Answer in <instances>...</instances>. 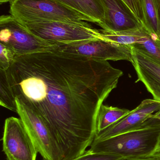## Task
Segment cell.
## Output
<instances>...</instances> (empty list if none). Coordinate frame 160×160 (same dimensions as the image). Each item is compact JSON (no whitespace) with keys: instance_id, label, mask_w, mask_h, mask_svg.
<instances>
[{"instance_id":"6da1fadb","label":"cell","mask_w":160,"mask_h":160,"mask_svg":"<svg viewBox=\"0 0 160 160\" xmlns=\"http://www.w3.org/2000/svg\"><path fill=\"white\" fill-rule=\"evenodd\" d=\"M6 72L14 98L43 120L62 160L91 146L100 108L123 75L108 61L53 51L17 56Z\"/></svg>"},{"instance_id":"7a4b0ae2","label":"cell","mask_w":160,"mask_h":160,"mask_svg":"<svg viewBox=\"0 0 160 160\" xmlns=\"http://www.w3.org/2000/svg\"><path fill=\"white\" fill-rule=\"evenodd\" d=\"M145 126L109 139L93 142L90 150L95 153L121 156L125 160L152 157L157 147L160 135V120L150 116Z\"/></svg>"},{"instance_id":"3957f363","label":"cell","mask_w":160,"mask_h":160,"mask_svg":"<svg viewBox=\"0 0 160 160\" xmlns=\"http://www.w3.org/2000/svg\"><path fill=\"white\" fill-rule=\"evenodd\" d=\"M9 13L22 23L93 22L85 15L55 0H14L10 2Z\"/></svg>"},{"instance_id":"277c9868","label":"cell","mask_w":160,"mask_h":160,"mask_svg":"<svg viewBox=\"0 0 160 160\" xmlns=\"http://www.w3.org/2000/svg\"><path fill=\"white\" fill-rule=\"evenodd\" d=\"M21 23L34 34L54 45L101 40V30L93 28L86 22Z\"/></svg>"},{"instance_id":"5b68a950","label":"cell","mask_w":160,"mask_h":160,"mask_svg":"<svg viewBox=\"0 0 160 160\" xmlns=\"http://www.w3.org/2000/svg\"><path fill=\"white\" fill-rule=\"evenodd\" d=\"M1 43L13 50L18 56L51 51L54 44L39 38L10 15L0 17Z\"/></svg>"},{"instance_id":"8992f818","label":"cell","mask_w":160,"mask_h":160,"mask_svg":"<svg viewBox=\"0 0 160 160\" xmlns=\"http://www.w3.org/2000/svg\"><path fill=\"white\" fill-rule=\"evenodd\" d=\"M51 51L101 61H132L131 46L101 40L54 44Z\"/></svg>"},{"instance_id":"52a82bcc","label":"cell","mask_w":160,"mask_h":160,"mask_svg":"<svg viewBox=\"0 0 160 160\" xmlns=\"http://www.w3.org/2000/svg\"><path fill=\"white\" fill-rule=\"evenodd\" d=\"M16 99L17 113L34 144L38 153L45 160H62L57 142L43 120L32 109Z\"/></svg>"},{"instance_id":"ba28073f","label":"cell","mask_w":160,"mask_h":160,"mask_svg":"<svg viewBox=\"0 0 160 160\" xmlns=\"http://www.w3.org/2000/svg\"><path fill=\"white\" fill-rule=\"evenodd\" d=\"M3 151L7 160H36L38 152L20 118L5 121Z\"/></svg>"},{"instance_id":"9c48e42d","label":"cell","mask_w":160,"mask_h":160,"mask_svg":"<svg viewBox=\"0 0 160 160\" xmlns=\"http://www.w3.org/2000/svg\"><path fill=\"white\" fill-rule=\"evenodd\" d=\"M160 110V102L154 99L143 101L128 114L102 131L97 132L93 142H98L145 126L150 116Z\"/></svg>"},{"instance_id":"30bf717a","label":"cell","mask_w":160,"mask_h":160,"mask_svg":"<svg viewBox=\"0 0 160 160\" xmlns=\"http://www.w3.org/2000/svg\"><path fill=\"white\" fill-rule=\"evenodd\" d=\"M105 18L100 27L104 31L125 32L145 28L123 0H101Z\"/></svg>"},{"instance_id":"8fae6325","label":"cell","mask_w":160,"mask_h":160,"mask_svg":"<svg viewBox=\"0 0 160 160\" xmlns=\"http://www.w3.org/2000/svg\"><path fill=\"white\" fill-rule=\"evenodd\" d=\"M132 47V64L138 79L152 94L154 99L160 102V63L142 50Z\"/></svg>"},{"instance_id":"7c38bea8","label":"cell","mask_w":160,"mask_h":160,"mask_svg":"<svg viewBox=\"0 0 160 160\" xmlns=\"http://www.w3.org/2000/svg\"><path fill=\"white\" fill-rule=\"evenodd\" d=\"M90 18L101 26L105 18L101 0H55Z\"/></svg>"},{"instance_id":"4fadbf2b","label":"cell","mask_w":160,"mask_h":160,"mask_svg":"<svg viewBox=\"0 0 160 160\" xmlns=\"http://www.w3.org/2000/svg\"><path fill=\"white\" fill-rule=\"evenodd\" d=\"M101 39L102 41L129 46L143 43L151 35L145 28L119 32H108L101 30Z\"/></svg>"},{"instance_id":"5bb4252c","label":"cell","mask_w":160,"mask_h":160,"mask_svg":"<svg viewBox=\"0 0 160 160\" xmlns=\"http://www.w3.org/2000/svg\"><path fill=\"white\" fill-rule=\"evenodd\" d=\"M131 111L102 104L97 117L96 131H102L130 112Z\"/></svg>"},{"instance_id":"9a60e30c","label":"cell","mask_w":160,"mask_h":160,"mask_svg":"<svg viewBox=\"0 0 160 160\" xmlns=\"http://www.w3.org/2000/svg\"><path fill=\"white\" fill-rule=\"evenodd\" d=\"M145 28L157 41L160 38V21L156 0H143Z\"/></svg>"},{"instance_id":"2e32d148","label":"cell","mask_w":160,"mask_h":160,"mask_svg":"<svg viewBox=\"0 0 160 160\" xmlns=\"http://www.w3.org/2000/svg\"><path fill=\"white\" fill-rule=\"evenodd\" d=\"M0 105L17 112L16 99L13 96L7 78L6 72L0 69Z\"/></svg>"},{"instance_id":"e0dca14e","label":"cell","mask_w":160,"mask_h":160,"mask_svg":"<svg viewBox=\"0 0 160 160\" xmlns=\"http://www.w3.org/2000/svg\"><path fill=\"white\" fill-rule=\"evenodd\" d=\"M132 47L143 51L160 63V46L151 35L144 42Z\"/></svg>"},{"instance_id":"ac0fdd59","label":"cell","mask_w":160,"mask_h":160,"mask_svg":"<svg viewBox=\"0 0 160 160\" xmlns=\"http://www.w3.org/2000/svg\"><path fill=\"white\" fill-rule=\"evenodd\" d=\"M0 69L7 71L18 55L7 46L0 43Z\"/></svg>"},{"instance_id":"d6986e66","label":"cell","mask_w":160,"mask_h":160,"mask_svg":"<svg viewBox=\"0 0 160 160\" xmlns=\"http://www.w3.org/2000/svg\"><path fill=\"white\" fill-rule=\"evenodd\" d=\"M42 160H45L43 159ZM72 160H126L121 156L106 153H95L90 149L86 150L82 155Z\"/></svg>"},{"instance_id":"ffe728a7","label":"cell","mask_w":160,"mask_h":160,"mask_svg":"<svg viewBox=\"0 0 160 160\" xmlns=\"http://www.w3.org/2000/svg\"><path fill=\"white\" fill-rule=\"evenodd\" d=\"M145 28L146 21L143 9V0H123Z\"/></svg>"},{"instance_id":"44dd1931","label":"cell","mask_w":160,"mask_h":160,"mask_svg":"<svg viewBox=\"0 0 160 160\" xmlns=\"http://www.w3.org/2000/svg\"><path fill=\"white\" fill-rule=\"evenodd\" d=\"M151 157L160 160V149H157L153 153Z\"/></svg>"},{"instance_id":"7402d4cb","label":"cell","mask_w":160,"mask_h":160,"mask_svg":"<svg viewBox=\"0 0 160 160\" xmlns=\"http://www.w3.org/2000/svg\"><path fill=\"white\" fill-rule=\"evenodd\" d=\"M126 160H159L153 157H150V158H145L141 159H127Z\"/></svg>"},{"instance_id":"603a6c76","label":"cell","mask_w":160,"mask_h":160,"mask_svg":"<svg viewBox=\"0 0 160 160\" xmlns=\"http://www.w3.org/2000/svg\"><path fill=\"white\" fill-rule=\"evenodd\" d=\"M156 1H157V4L158 8L159 15L160 21V0H156ZM158 43L159 45L160 46V38L159 40L158 41Z\"/></svg>"},{"instance_id":"cb8c5ba5","label":"cell","mask_w":160,"mask_h":160,"mask_svg":"<svg viewBox=\"0 0 160 160\" xmlns=\"http://www.w3.org/2000/svg\"><path fill=\"white\" fill-rule=\"evenodd\" d=\"M152 116H153V117L160 120V110L157 112L155 113L154 114H152Z\"/></svg>"},{"instance_id":"d4e9b609","label":"cell","mask_w":160,"mask_h":160,"mask_svg":"<svg viewBox=\"0 0 160 160\" xmlns=\"http://www.w3.org/2000/svg\"><path fill=\"white\" fill-rule=\"evenodd\" d=\"M13 1H14V0H0V3L3 4L4 3L8 2H11Z\"/></svg>"},{"instance_id":"484cf974","label":"cell","mask_w":160,"mask_h":160,"mask_svg":"<svg viewBox=\"0 0 160 160\" xmlns=\"http://www.w3.org/2000/svg\"><path fill=\"white\" fill-rule=\"evenodd\" d=\"M160 149V135L159 137V139L157 147V149ZM156 149V150H157Z\"/></svg>"}]
</instances>
